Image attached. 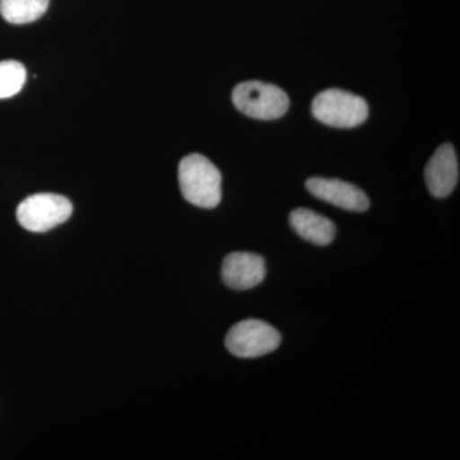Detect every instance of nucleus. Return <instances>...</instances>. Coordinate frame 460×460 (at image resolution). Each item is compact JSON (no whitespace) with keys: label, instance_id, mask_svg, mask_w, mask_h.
<instances>
[{"label":"nucleus","instance_id":"nucleus-6","mask_svg":"<svg viewBox=\"0 0 460 460\" xmlns=\"http://www.w3.org/2000/svg\"><path fill=\"white\" fill-rule=\"evenodd\" d=\"M305 187L314 198L329 202L343 210L362 213L370 208V199L367 195L358 187L344 181L314 177L305 181Z\"/></svg>","mask_w":460,"mask_h":460},{"label":"nucleus","instance_id":"nucleus-5","mask_svg":"<svg viewBox=\"0 0 460 460\" xmlns=\"http://www.w3.org/2000/svg\"><path fill=\"white\" fill-rule=\"evenodd\" d=\"M279 332L261 320H244L229 330L226 345L239 358H256L278 349Z\"/></svg>","mask_w":460,"mask_h":460},{"label":"nucleus","instance_id":"nucleus-1","mask_svg":"<svg viewBox=\"0 0 460 460\" xmlns=\"http://www.w3.org/2000/svg\"><path fill=\"white\" fill-rule=\"evenodd\" d=\"M181 195L190 204L213 208L222 201V174L204 155L190 154L178 169Z\"/></svg>","mask_w":460,"mask_h":460},{"label":"nucleus","instance_id":"nucleus-4","mask_svg":"<svg viewBox=\"0 0 460 460\" xmlns=\"http://www.w3.org/2000/svg\"><path fill=\"white\" fill-rule=\"evenodd\" d=\"M72 211L74 206L65 196L38 193L21 202L17 208V220L30 232L42 233L66 222Z\"/></svg>","mask_w":460,"mask_h":460},{"label":"nucleus","instance_id":"nucleus-3","mask_svg":"<svg viewBox=\"0 0 460 460\" xmlns=\"http://www.w3.org/2000/svg\"><path fill=\"white\" fill-rule=\"evenodd\" d=\"M313 113L316 119L338 128H352L368 117L366 100L343 90H326L314 98Z\"/></svg>","mask_w":460,"mask_h":460},{"label":"nucleus","instance_id":"nucleus-10","mask_svg":"<svg viewBox=\"0 0 460 460\" xmlns=\"http://www.w3.org/2000/svg\"><path fill=\"white\" fill-rule=\"evenodd\" d=\"M48 5L49 0H0V13L7 22L23 25L39 20Z\"/></svg>","mask_w":460,"mask_h":460},{"label":"nucleus","instance_id":"nucleus-9","mask_svg":"<svg viewBox=\"0 0 460 460\" xmlns=\"http://www.w3.org/2000/svg\"><path fill=\"white\" fill-rule=\"evenodd\" d=\"M290 226L299 237L317 244L328 246L335 238V226L328 217L308 208H296L290 214Z\"/></svg>","mask_w":460,"mask_h":460},{"label":"nucleus","instance_id":"nucleus-2","mask_svg":"<svg viewBox=\"0 0 460 460\" xmlns=\"http://www.w3.org/2000/svg\"><path fill=\"white\" fill-rule=\"evenodd\" d=\"M232 98L239 111L256 119H278L289 108V98L283 90L259 81L239 84Z\"/></svg>","mask_w":460,"mask_h":460},{"label":"nucleus","instance_id":"nucleus-8","mask_svg":"<svg viewBox=\"0 0 460 460\" xmlns=\"http://www.w3.org/2000/svg\"><path fill=\"white\" fill-rule=\"evenodd\" d=\"M222 274L224 283L232 289H251L265 279V260L256 253L233 252L224 260Z\"/></svg>","mask_w":460,"mask_h":460},{"label":"nucleus","instance_id":"nucleus-7","mask_svg":"<svg viewBox=\"0 0 460 460\" xmlns=\"http://www.w3.org/2000/svg\"><path fill=\"white\" fill-rule=\"evenodd\" d=\"M425 178L435 198H447L453 192L459 181V163L452 145L444 144L436 150L426 166Z\"/></svg>","mask_w":460,"mask_h":460},{"label":"nucleus","instance_id":"nucleus-11","mask_svg":"<svg viewBox=\"0 0 460 460\" xmlns=\"http://www.w3.org/2000/svg\"><path fill=\"white\" fill-rule=\"evenodd\" d=\"M26 83V69L16 60L0 62V99L17 95Z\"/></svg>","mask_w":460,"mask_h":460}]
</instances>
